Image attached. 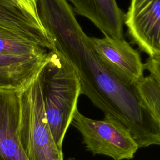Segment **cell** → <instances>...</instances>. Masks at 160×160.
Here are the masks:
<instances>
[{
  "instance_id": "8",
  "label": "cell",
  "mask_w": 160,
  "mask_h": 160,
  "mask_svg": "<svg viewBox=\"0 0 160 160\" xmlns=\"http://www.w3.org/2000/svg\"><path fill=\"white\" fill-rule=\"evenodd\" d=\"M0 28L32 41L44 49L54 48L53 42L41 21L16 0H0Z\"/></svg>"
},
{
  "instance_id": "1",
  "label": "cell",
  "mask_w": 160,
  "mask_h": 160,
  "mask_svg": "<svg viewBox=\"0 0 160 160\" xmlns=\"http://www.w3.org/2000/svg\"><path fill=\"white\" fill-rule=\"evenodd\" d=\"M54 48L72 64L81 94L104 113L124 126L139 148L160 145V122L142 98L138 85L124 83L96 54L74 16L62 21L53 36Z\"/></svg>"
},
{
  "instance_id": "5",
  "label": "cell",
  "mask_w": 160,
  "mask_h": 160,
  "mask_svg": "<svg viewBox=\"0 0 160 160\" xmlns=\"http://www.w3.org/2000/svg\"><path fill=\"white\" fill-rule=\"evenodd\" d=\"M124 24L141 51L160 56V0H131Z\"/></svg>"
},
{
  "instance_id": "11",
  "label": "cell",
  "mask_w": 160,
  "mask_h": 160,
  "mask_svg": "<svg viewBox=\"0 0 160 160\" xmlns=\"http://www.w3.org/2000/svg\"><path fill=\"white\" fill-rule=\"evenodd\" d=\"M48 53L35 42L0 28V54L18 56H39Z\"/></svg>"
},
{
  "instance_id": "6",
  "label": "cell",
  "mask_w": 160,
  "mask_h": 160,
  "mask_svg": "<svg viewBox=\"0 0 160 160\" xmlns=\"http://www.w3.org/2000/svg\"><path fill=\"white\" fill-rule=\"evenodd\" d=\"M92 46L104 66L124 83L137 84L144 76L139 53L124 39L104 36L90 38Z\"/></svg>"
},
{
  "instance_id": "14",
  "label": "cell",
  "mask_w": 160,
  "mask_h": 160,
  "mask_svg": "<svg viewBox=\"0 0 160 160\" xmlns=\"http://www.w3.org/2000/svg\"><path fill=\"white\" fill-rule=\"evenodd\" d=\"M19 5L39 20L37 11V0H16ZM40 21V20H39Z\"/></svg>"
},
{
  "instance_id": "4",
  "label": "cell",
  "mask_w": 160,
  "mask_h": 160,
  "mask_svg": "<svg viewBox=\"0 0 160 160\" xmlns=\"http://www.w3.org/2000/svg\"><path fill=\"white\" fill-rule=\"evenodd\" d=\"M71 124L81 133L86 148L93 154L105 155L113 160L131 159L139 148L130 131L111 118L95 120L77 108Z\"/></svg>"
},
{
  "instance_id": "7",
  "label": "cell",
  "mask_w": 160,
  "mask_h": 160,
  "mask_svg": "<svg viewBox=\"0 0 160 160\" xmlns=\"http://www.w3.org/2000/svg\"><path fill=\"white\" fill-rule=\"evenodd\" d=\"M19 91L0 89V160H28L20 144Z\"/></svg>"
},
{
  "instance_id": "12",
  "label": "cell",
  "mask_w": 160,
  "mask_h": 160,
  "mask_svg": "<svg viewBox=\"0 0 160 160\" xmlns=\"http://www.w3.org/2000/svg\"><path fill=\"white\" fill-rule=\"evenodd\" d=\"M139 91L152 113L160 122V86L149 74L137 84Z\"/></svg>"
},
{
  "instance_id": "15",
  "label": "cell",
  "mask_w": 160,
  "mask_h": 160,
  "mask_svg": "<svg viewBox=\"0 0 160 160\" xmlns=\"http://www.w3.org/2000/svg\"><path fill=\"white\" fill-rule=\"evenodd\" d=\"M68 160H76V159L74 158H68Z\"/></svg>"
},
{
  "instance_id": "2",
  "label": "cell",
  "mask_w": 160,
  "mask_h": 160,
  "mask_svg": "<svg viewBox=\"0 0 160 160\" xmlns=\"http://www.w3.org/2000/svg\"><path fill=\"white\" fill-rule=\"evenodd\" d=\"M37 77L50 130L56 146L62 149L81 94L78 75L72 64L54 48L48 51Z\"/></svg>"
},
{
  "instance_id": "3",
  "label": "cell",
  "mask_w": 160,
  "mask_h": 160,
  "mask_svg": "<svg viewBox=\"0 0 160 160\" xmlns=\"http://www.w3.org/2000/svg\"><path fill=\"white\" fill-rule=\"evenodd\" d=\"M18 137L28 160H64L45 114L39 81L36 77L19 91Z\"/></svg>"
},
{
  "instance_id": "10",
  "label": "cell",
  "mask_w": 160,
  "mask_h": 160,
  "mask_svg": "<svg viewBox=\"0 0 160 160\" xmlns=\"http://www.w3.org/2000/svg\"><path fill=\"white\" fill-rule=\"evenodd\" d=\"M47 56L48 53L39 56L0 54V89L21 90L36 77Z\"/></svg>"
},
{
  "instance_id": "13",
  "label": "cell",
  "mask_w": 160,
  "mask_h": 160,
  "mask_svg": "<svg viewBox=\"0 0 160 160\" xmlns=\"http://www.w3.org/2000/svg\"><path fill=\"white\" fill-rule=\"evenodd\" d=\"M144 68L160 86V56L149 57L144 63Z\"/></svg>"
},
{
  "instance_id": "9",
  "label": "cell",
  "mask_w": 160,
  "mask_h": 160,
  "mask_svg": "<svg viewBox=\"0 0 160 160\" xmlns=\"http://www.w3.org/2000/svg\"><path fill=\"white\" fill-rule=\"evenodd\" d=\"M73 10L90 20L104 34L124 39L125 14L116 0H68Z\"/></svg>"
}]
</instances>
